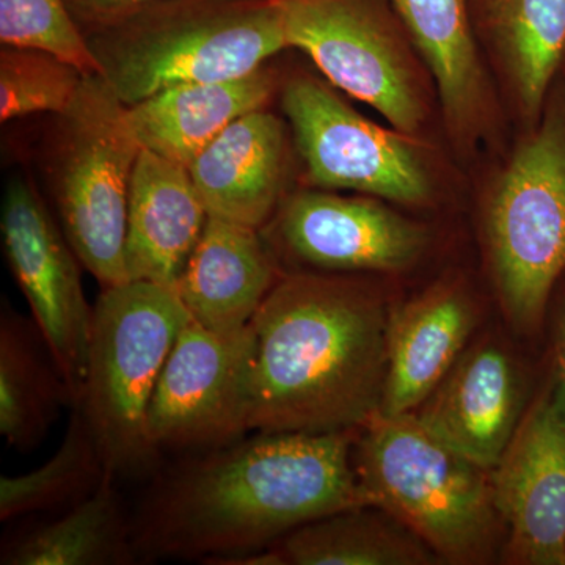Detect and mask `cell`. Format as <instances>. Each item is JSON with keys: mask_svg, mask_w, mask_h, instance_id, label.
Returning a JSON list of instances; mask_svg holds the SVG:
<instances>
[{"mask_svg": "<svg viewBox=\"0 0 565 565\" xmlns=\"http://www.w3.org/2000/svg\"><path fill=\"white\" fill-rule=\"evenodd\" d=\"M356 430L258 433L185 455L132 515L137 556L225 565L305 523L371 505L352 462Z\"/></svg>", "mask_w": 565, "mask_h": 565, "instance_id": "1", "label": "cell"}, {"mask_svg": "<svg viewBox=\"0 0 565 565\" xmlns=\"http://www.w3.org/2000/svg\"><path fill=\"white\" fill-rule=\"evenodd\" d=\"M390 310L341 274H282L252 319V433L356 430L381 411Z\"/></svg>", "mask_w": 565, "mask_h": 565, "instance_id": "2", "label": "cell"}, {"mask_svg": "<svg viewBox=\"0 0 565 565\" xmlns=\"http://www.w3.org/2000/svg\"><path fill=\"white\" fill-rule=\"evenodd\" d=\"M85 39L129 107L174 85L247 76L289 47L280 7L266 0H159Z\"/></svg>", "mask_w": 565, "mask_h": 565, "instance_id": "3", "label": "cell"}, {"mask_svg": "<svg viewBox=\"0 0 565 565\" xmlns=\"http://www.w3.org/2000/svg\"><path fill=\"white\" fill-rule=\"evenodd\" d=\"M352 462L370 504L414 531L445 563L490 559L500 519L490 470L430 433L415 412H377L356 430Z\"/></svg>", "mask_w": 565, "mask_h": 565, "instance_id": "4", "label": "cell"}, {"mask_svg": "<svg viewBox=\"0 0 565 565\" xmlns=\"http://www.w3.org/2000/svg\"><path fill=\"white\" fill-rule=\"evenodd\" d=\"M191 321L177 289L129 280L103 288L93 307L79 403L107 470L137 476L158 467L148 407L182 327Z\"/></svg>", "mask_w": 565, "mask_h": 565, "instance_id": "5", "label": "cell"}, {"mask_svg": "<svg viewBox=\"0 0 565 565\" xmlns=\"http://www.w3.org/2000/svg\"><path fill=\"white\" fill-rule=\"evenodd\" d=\"M52 196L66 239L102 288L129 281L125 243L129 188L141 145L102 74H85L76 98L57 115Z\"/></svg>", "mask_w": 565, "mask_h": 565, "instance_id": "6", "label": "cell"}, {"mask_svg": "<svg viewBox=\"0 0 565 565\" xmlns=\"http://www.w3.org/2000/svg\"><path fill=\"white\" fill-rule=\"evenodd\" d=\"M487 259L512 326L534 330L565 273V117L553 111L516 148L484 207Z\"/></svg>", "mask_w": 565, "mask_h": 565, "instance_id": "7", "label": "cell"}, {"mask_svg": "<svg viewBox=\"0 0 565 565\" xmlns=\"http://www.w3.org/2000/svg\"><path fill=\"white\" fill-rule=\"evenodd\" d=\"M277 3L289 47L303 51L330 85L374 107L405 136L422 128V81L392 0Z\"/></svg>", "mask_w": 565, "mask_h": 565, "instance_id": "8", "label": "cell"}, {"mask_svg": "<svg viewBox=\"0 0 565 565\" xmlns=\"http://www.w3.org/2000/svg\"><path fill=\"white\" fill-rule=\"evenodd\" d=\"M255 353L252 323L215 332L191 318L182 327L148 407L161 455L211 451L252 433Z\"/></svg>", "mask_w": 565, "mask_h": 565, "instance_id": "9", "label": "cell"}, {"mask_svg": "<svg viewBox=\"0 0 565 565\" xmlns=\"http://www.w3.org/2000/svg\"><path fill=\"white\" fill-rule=\"evenodd\" d=\"M281 109L311 184L394 203L429 202L433 182L415 145L366 120L326 82L292 77L282 87Z\"/></svg>", "mask_w": 565, "mask_h": 565, "instance_id": "10", "label": "cell"}, {"mask_svg": "<svg viewBox=\"0 0 565 565\" xmlns=\"http://www.w3.org/2000/svg\"><path fill=\"white\" fill-rule=\"evenodd\" d=\"M0 233L10 273L68 385L73 407L84 386L93 313L79 258L39 192L21 178L7 184Z\"/></svg>", "mask_w": 565, "mask_h": 565, "instance_id": "11", "label": "cell"}, {"mask_svg": "<svg viewBox=\"0 0 565 565\" xmlns=\"http://www.w3.org/2000/svg\"><path fill=\"white\" fill-rule=\"evenodd\" d=\"M274 252L313 273H397L418 262L427 233L373 199L299 191L262 230Z\"/></svg>", "mask_w": 565, "mask_h": 565, "instance_id": "12", "label": "cell"}, {"mask_svg": "<svg viewBox=\"0 0 565 565\" xmlns=\"http://www.w3.org/2000/svg\"><path fill=\"white\" fill-rule=\"evenodd\" d=\"M490 475L509 563L565 565V422L552 390L523 414Z\"/></svg>", "mask_w": 565, "mask_h": 565, "instance_id": "13", "label": "cell"}, {"mask_svg": "<svg viewBox=\"0 0 565 565\" xmlns=\"http://www.w3.org/2000/svg\"><path fill=\"white\" fill-rule=\"evenodd\" d=\"M415 414L445 444L492 471L523 416L514 359L492 341L465 349Z\"/></svg>", "mask_w": 565, "mask_h": 565, "instance_id": "14", "label": "cell"}, {"mask_svg": "<svg viewBox=\"0 0 565 565\" xmlns=\"http://www.w3.org/2000/svg\"><path fill=\"white\" fill-rule=\"evenodd\" d=\"M476 323L478 310L460 281L435 282L390 310L388 370L379 412L418 411L467 349Z\"/></svg>", "mask_w": 565, "mask_h": 565, "instance_id": "15", "label": "cell"}, {"mask_svg": "<svg viewBox=\"0 0 565 565\" xmlns=\"http://www.w3.org/2000/svg\"><path fill=\"white\" fill-rule=\"evenodd\" d=\"M286 167L285 126L258 109L204 148L189 173L211 217L263 230L285 200Z\"/></svg>", "mask_w": 565, "mask_h": 565, "instance_id": "16", "label": "cell"}, {"mask_svg": "<svg viewBox=\"0 0 565 565\" xmlns=\"http://www.w3.org/2000/svg\"><path fill=\"white\" fill-rule=\"evenodd\" d=\"M207 217L189 169L141 148L129 188L126 223L129 280L177 289Z\"/></svg>", "mask_w": 565, "mask_h": 565, "instance_id": "17", "label": "cell"}, {"mask_svg": "<svg viewBox=\"0 0 565 565\" xmlns=\"http://www.w3.org/2000/svg\"><path fill=\"white\" fill-rule=\"evenodd\" d=\"M282 274L262 230L210 215L177 291L193 321L234 332L252 322Z\"/></svg>", "mask_w": 565, "mask_h": 565, "instance_id": "18", "label": "cell"}, {"mask_svg": "<svg viewBox=\"0 0 565 565\" xmlns=\"http://www.w3.org/2000/svg\"><path fill=\"white\" fill-rule=\"evenodd\" d=\"M277 88L267 65L236 79L174 85L129 107L141 148L189 169L234 121L264 109Z\"/></svg>", "mask_w": 565, "mask_h": 565, "instance_id": "19", "label": "cell"}, {"mask_svg": "<svg viewBox=\"0 0 565 565\" xmlns=\"http://www.w3.org/2000/svg\"><path fill=\"white\" fill-rule=\"evenodd\" d=\"M408 39L437 82L446 122L459 139L484 126L487 85L468 0H392Z\"/></svg>", "mask_w": 565, "mask_h": 565, "instance_id": "20", "label": "cell"}, {"mask_svg": "<svg viewBox=\"0 0 565 565\" xmlns=\"http://www.w3.org/2000/svg\"><path fill=\"white\" fill-rule=\"evenodd\" d=\"M256 565H430L437 553L375 505L348 509L296 527L255 553Z\"/></svg>", "mask_w": 565, "mask_h": 565, "instance_id": "21", "label": "cell"}, {"mask_svg": "<svg viewBox=\"0 0 565 565\" xmlns=\"http://www.w3.org/2000/svg\"><path fill=\"white\" fill-rule=\"evenodd\" d=\"M107 471L92 494L58 512L55 519L14 535L0 552L2 565L136 564L132 515Z\"/></svg>", "mask_w": 565, "mask_h": 565, "instance_id": "22", "label": "cell"}, {"mask_svg": "<svg viewBox=\"0 0 565 565\" xmlns=\"http://www.w3.org/2000/svg\"><path fill=\"white\" fill-rule=\"evenodd\" d=\"M71 392L33 319L9 303L0 311V434L18 451H31L71 407Z\"/></svg>", "mask_w": 565, "mask_h": 565, "instance_id": "23", "label": "cell"}, {"mask_svg": "<svg viewBox=\"0 0 565 565\" xmlns=\"http://www.w3.org/2000/svg\"><path fill=\"white\" fill-rule=\"evenodd\" d=\"M520 109L541 114L565 55V0H476Z\"/></svg>", "mask_w": 565, "mask_h": 565, "instance_id": "24", "label": "cell"}, {"mask_svg": "<svg viewBox=\"0 0 565 565\" xmlns=\"http://www.w3.org/2000/svg\"><path fill=\"white\" fill-rule=\"evenodd\" d=\"M107 471L90 424L81 407L73 405L55 455L29 473L0 478V520L65 511L95 492Z\"/></svg>", "mask_w": 565, "mask_h": 565, "instance_id": "25", "label": "cell"}, {"mask_svg": "<svg viewBox=\"0 0 565 565\" xmlns=\"http://www.w3.org/2000/svg\"><path fill=\"white\" fill-rule=\"evenodd\" d=\"M85 74L36 47L0 50V121L35 114L61 115L76 98Z\"/></svg>", "mask_w": 565, "mask_h": 565, "instance_id": "26", "label": "cell"}, {"mask_svg": "<svg viewBox=\"0 0 565 565\" xmlns=\"http://www.w3.org/2000/svg\"><path fill=\"white\" fill-rule=\"evenodd\" d=\"M0 43L52 52L84 74H99L65 0H0Z\"/></svg>", "mask_w": 565, "mask_h": 565, "instance_id": "27", "label": "cell"}, {"mask_svg": "<svg viewBox=\"0 0 565 565\" xmlns=\"http://www.w3.org/2000/svg\"><path fill=\"white\" fill-rule=\"evenodd\" d=\"M159 0H65L66 9L85 36L118 22Z\"/></svg>", "mask_w": 565, "mask_h": 565, "instance_id": "28", "label": "cell"}, {"mask_svg": "<svg viewBox=\"0 0 565 565\" xmlns=\"http://www.w3.org/2000/svg\"><path fill=\"white\" fill-rule=\"evenodd\" d=\"M556 385L552 390V399L557 414L565 422V307L557 316L555 332Z\"/></svg>", "mask_w": 565, "mask_h": 565, "instance_id": "29", "label": "cell"}, {"mask_svg": "<svg viewBox=\"0 0 565 565\" xmlns=\"http://www.w3.org/2000/svg\"><path fill=\"white\" fill-rule=\"evenodd\" d=\"M266 2H277V0H266Z\"/></svg>", "mask_w": 565, "mask_h": 565, "instance_id": "30", "label": "cell"}]
</instances>
